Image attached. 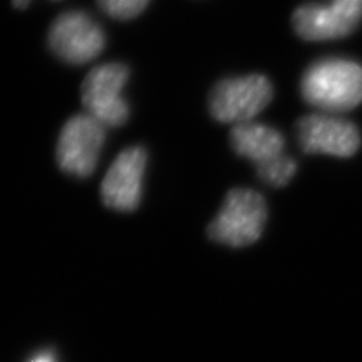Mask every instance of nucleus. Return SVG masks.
Masks as SVG:
<instances>
[{
    "label": "nucleus",
    "mask_w": 362,
    "mask_h": 362,
    "mask_svg": "<svg viewBox=\"0 0 362 362\" xmlns=\"http://www.w3.org/2000/svg\"><path fill=\"white\" fill-rule=\"evenodd\" d=\"M298 138L308 154L352 157L361 146V134L354 122L331 113H314L298 122Z\"/></svg>",
    "instance_id": "7"
},
{
    "label": "nucleus",
    "mask_w": 362,
    "mask_h": 362,
    "mask_svg": "<svg viewBox=\"0 0 362 362\" xmlns=\"http://www.w3.org/2000/svg\"><path fill=\"white\" fill-rule=\"evenodd\" d=\"M30 0H14V5L17 8H26L29 5Z\"/></svg>",
    "instance_id": "14"
},
{
    "label": "nucleus",
    "mask_w": 362,
    "mask_h": 362,
    "mask_svg": "<svg viewBox=\"0 0 362 362\" xmlns=\"http://www.w3.org/2000/svg\"><path fill=\"white\" fill-rule=\"evenodd\" d=\"M302 97L323 113H339L362 103V65L343 58H325L305 71Z\"/></svg>",
    "instance_id": "1"
},
{
    "label": "nucleus",
    "mask_w": 362,
    "mask_h": 362,
    "mask_svg": "<svg viewBox=\"0 0 362 362\" xmlns=\"http://www.w3.org/2000/svg\"><path fill=\"white\" fill-rule=\"evenodd\" d=\"M266 221L264 198L251 189H234L228 192L218 216L210 223L209 237L226 246L245 247L262 237Z\"/></svg>",
    "instance_id": "2"
},
{
    "label": "nucleus",
    "mask_w": 362,
    "mask_h": 362,
    "mask_svg": "<svg viewBox=\"0 0 362 362\" xmlns=\"http://www.w3.org/2000/svg\"><path fill=\"white\" fill-rule=\"evenodd\" d=\"M274 97V88L262 74L225 78L213 88L210 112L213 118L223 124L251 122L263 112Z\"/></svg>",
    "instance_id": "3"
},
{
    "label": "nucleus",
    "mask_w": 362,
    "mask_h": 362,
    "mask_svg": "<svg viewBox=\"0 0 362 362\" xmlns=\"http://www.w3.org/2000/svg\"><path fill=\"white\" fill-rule=\"evenodd\" d=\"M145 166L146 153L142 146H132L115 158L101 183V198L107 207L132 211L139 206Z\"/></svg>",
    "instance_id": "8"
},
{
    "label": "nucleus",
    "mask_w": 362,
    "mask_h": 362,
    "mask_svg": "<svg viewBox=\"0 0 362 362\" xmlns=\"http://www.w3.org/2000/svg\"><path fill=\"white\" fill-rule=\"evenodd\" d=\"M349 4H352L354 6H356L359 11H362V0H347Z\"/></svg>",
    "instance_id": "15"
},
{
    "label": "nucleus",
    "mask_w": 362,
    "mask_h": 362,
    "mask_svg": "<svg viewBox=\"0 0 362 362\" xmlns=\"http://www.w3.org/2000/svg\"><path fill=\"white\" fill-rule=\"evenodd\" d=\"M105 139V126L90 115H77L68 119L56 148L61 169L78 178L93 174Z\"/></svg>",
    "instance_id": "6"
},
{
    "label": "nucleus",
    "mask_w": 362,
    "mask_h": 362,
    "mask_svg": "<svg viewBox=\"0 0 362 362\" xmlns=\"http://www.w3.org/2000/svg\"><path fill=\"white\" fill-rule=\"evenodd\" d=\"M298 171V165L288 156H281L275 160L257 166V174L272 187H284Z\"/></svg>",
    "instance_id": "11"
},
{
    "label": "nucleus",
    "mask_w": 362,
    "mask_h": 362,
    "mask_svg": "<svg viewBox=\"0 0 362 362\" xmlns=\"http://www.w3.org/2000/svg\"><path fill=\"white\" fill-rule=\"evenodd\" d=\"M32 362H53L50 355H38Z\"/></svg>",
    "instance_id": "13"
},
{
    "label": "nucleus",
    "mask_w": 362,
    "mask_h": 362,
    "mask_svg": "<svg viewBox=\"0 0 362 362\" xmlns=\"http://www.w3.org/2000/svg\"><path fill=\"white\" fill-rule=\"evenodd\" d=\"M129 68L118 62L94 68L82 85V103L88 109V115L105 127H118L126 122L130 110L122 97V89L129 82Z\"/></svg>",
    "instance_id": "4"
},
{
    "label": "nucleus",
    "mask_w": 362,
    "mask_h": 362,
    "mask_svg": "<svg viewBox=\"0 0 362 362\" xmlns=\"http://www.w3.org/2000/svg\"><path fill=\"white\" fill-rule=\"evenodd\" d=\"M150 0H98L100 8L113 18L130 20L139 16Z\"/></svg>",
    "instance_id": "12"
},
{
    "label": "nucleus",
    "mask_w": 362,
    "mask_h": 362,
    "mask_svg": "<svg viewBox=\"0 0 362 362\" xmlns=\"http://www.w3.org/2000/svg\"><path fill=\"white\" fill-rule=\"evenodd\" d=\"M49 44L59 59L81 65L95 59L106 45L105 32L83 11H66L53 21Z\"/></svg>",
    "instance_id": "5"
},
{
    "label": "nucleus",
    "mask_w": 362,
    "mask_h": 362,
    "mask_svg": "<svg viewBox=\"0 0 362 362\" xmlns=\"http://www.w3.org/2000/svg\"><path fill=\"white\" fill-rule=\"evenodd\" d=\"M293 26L303 40L326 41L350 35L359 26V21L341 14L331 4L310 2L294 11Z\"/></svg>",
    "instance_id": "9"
},
{
    "label": "nucleus",
    "mask_w": 362,
    "mask_h": 362,
    "mask_svg": "<svg viewBox=\"0 0 362 362\" xmlns=\"http://www.w3.org/2000/svg\"><path fill=\"white\" fill-rule=\"evenodd\" d=\"M230 141L237 154L254 162L257 166L284 156L286 141L282 134L264 124L251 121L234 126Z\"/></svg>",
    "instance_id": "10"
}]
</instances>
